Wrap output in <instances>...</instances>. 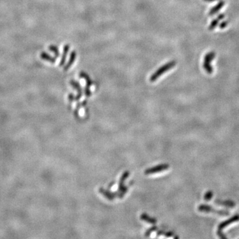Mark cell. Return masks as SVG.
Returning a JSON list of instances; mask_svg holds the SVG:
<instances>
[{"instance_id":"obj_1","label":"cell","mask_w":239,"mask_h":239,"mask_svg":"<svg viewBox=\"0 0 239 239\" xmlns=\"http://www.w3.org/2000/svg\"><path fill=\"white\" fill-rule=\"evenodd\" d=\"M175 65H176L175 61L169 62L167 64H164V65L162 66V67H160V69H158L157 71L152 75V77H150V81L155 82V80H156L158 78L162 76L163 73H165V72L168 71L169 70L171 69Z\"/></svg>"},{"instance_id":"obj_2","label":"cell","mask_w":239,"mask_h":239,"mask_svg":"<svg viewBox=\"0 0 239 239\" xmlns=\"http://www.w3.org/2000/svg\"><path fill=\"white\" fill-rule=\"evenodd\" d=\"M239 220V215H236L235 216H233V217H231L230 219L228 220H225V221L223 222L220 223V224L218 226V230H217V234L220 238H227V237L223 235L222 233V230L224 229L225 227H228V225H230V224H232L233 223L237 222Z\"/></svg>"},{"instance_id":"obj_3","label":"cell","mask_w":239,"mask_h":239,"mask_svg":"<svg viewBox=\"0 0 239 239\" xmlns=\"http://www.w3.org/2000/svg\"><path fill=\"white\" fill-rule=\"evenodd\" d=\"M215 52H210L207 54L205 57L203 62V68L205 71L209 74H211L213 72V68L211 66V62L215 59Z\"/></svg>"},{"instance_id":"obj_4","label":"cell","mask_w":239,"mask_h":239,"mask_svg":"<svg viewBox=\"0 0 239 239\" xmlns=\"http://www.w3.org/2000/svg\"><path fill=\"white\" fill-rule=\"evenodd\" d=\"M199 211L201 212H207V213H213L219 215H228L229 212L227 211H219V210H215L214 209L207 205H202L199 207Z\"/></svg>"},{"instance_id":"obj_5","label":"cell","mask_w":239,"mask_h":239,"mask_svg":"<svg viewBox=\"0 0 239 239\" xmlns=\"http://www.w3.org/2000/svg\"><path fill=\"white\" fill-rule=\"evenodd\" d=\"M225 1H219V3H218V4L216 5V6H215V7H213V8L211 9V10H210V11H209V15H215V14H217V13H218V12L219 11V10H220V9L223 8V6H225Z\"/></svg>"},{"instance_id":"obj_6","label":"cell","mask_w":239,"mask_h":239,"mask_svg":"<svg viewBox=\"0 0 239 239\" xmlns=\"http://www.w3.org/2000/svg\"><path fill=\"white\" fill-rule=\"evenodd\" d=\"M76 57H77L76 51H72L71 53V55H70L69 61H68V63H67V64L64 67V71H68L69 69L72 66V64H73V63L75 61V59H76Z\"/></svg>"},{"instance_id":"obj_7","label":"cell","mask_w":239,"mask_h":239,"mask_svg":"<svg viewBox=\"0 0 239 239\" xmlns=\"http://www.w3.org/2000/svg\"><path fill=\"white\" fill-rule=\"evenodd\" d=\"M41 58L43 60H45L46 61H48L49 63H54L56 61V57H51L50 54H49L48 53H47L46 52H42L40 54Z\"/></svg>"},{"instance_id":"obj_8","label":"cell","mask_w":239,"mask_h":239,"mask_svg":"<svg viewBox=\"0 0 239 239\" xmlns=\"http://www.w3.org/2000/svg\"><path fill=\"white\" fill-rule=\"evenodd\" d=\"M224 17H225V14H220L216 18V19L213 20L211 23L210 24L209 29V30H213L218 25V24H219V21L223 19H224Z\"/></svg>"},{"instance_id":"obj_9","label":"cell","mask_w":239,"mask_h":239,"mask_svg":"<svg viewBox=\"0 0 239 239\" xmlns=\"http://www.w3.org/2000/svg\"><path fill=\"white\" fill-rule=\"evenodd\" d=\"M69 49H70V45H64V48H63V56H62L61 62H60V64H59L60 67H63L64 64V63H65V61H66V57L67 55V53H68V52L69 51Z\"/></svg>"},{"instance_id":"obj_10","label":"cell","mask_w":239,"mask_h":239,"mask_svg":"<svg viewBox=\"0 0 239 239\" xmlns=\"http://www.w3.org/2000/svg\"><path fill=\"white\" fill-rule=\"evenodd\" d=\"M215 203L218 204L219 205H223V206L225 207H233L235 206V203L234 202L232 201H215Z\"/></svg>"},{"instance_id":"obj_11","label":"cell","mask_w":239,"mask_h":239,"mask_svg":"<svg viewBox=\"0 0 239 239\" xmlns=\"http://www.w3.org/2000/svg\"><path fill=\"white\" fill-rule=\"evenodd\" d=\"M49 49L51 52H53L54 54V57H55L56 58H57V57H59L60 56V52H59L58 48H57V47L54 46V45H50L49 47Z\"/></svg>"},{"instance_id":"obj_12","label":"cell","mask_w":239,"mask_h":239,"mask_svg":"<svg viewBox=\"0 0 239 239\" xmlns=\"http://www.w3.org/2000/svg\"><path fill=\"white\" fill-rule=\"evenodd\" d=\"M80 76L82 78H84V79H85L86 81H87L88 87H90V86H91V84H92L91 79H90V77H88V75L87 73H84V72H80Z\"/></svg>"},{"instance_id":"obj_13","label":"cell","mask_w":239,"mask_h":239,"mask_svg":"<svg viewBox=\"0 0 239 239\" xmlns=\"http://www.w3.org/2000/svg\"><path fill=\"white\" fill-rule=\"evenodd\" d=\"M71 84H72V87H73L74 88H76L78 91H79V92L81 93V90H80V85L79 84V83L77 82L76 81H74V80H71ZM81 94H82V93H81Z\"/></svg>"},{"instance_id":"obj_14","label":"cell","mask_w":239,"mask_h":239,"mask_svg":"<svg viewBox=\"0 0 239 239\" xmlns=\"http://www.w3.org/2000/svg\"><path fill=\"white\" fill-rule=\"evenodd\" d=\"M213 195V192H211V191L207 192V193L205 194V199L206 200V201H209V200L212 198Z\"/></svg>"},{"instance_id":"obj_15","label":"cell","mask_w":239,"mask_h":239,"mask_svg":"<svg viewBox=\"0 0 239 239\" xmlns=\"http://www.w3.org/2000/svg\"><path fill=\"white\" fill-rule=\"evenodd\" d=\"M228 24V21H223L221 23H220V29H224L225 28Z\"/></svg>"},{"instance_id":"obj_16","label":"cell","mask_w":239,"mask_h":239,"mask_svg":"<svg viewBox=\"0 0 239 239\" xmlns=\"http://www.w3.org/2000/svg\"><path fill=\"white\" fill-rule=\"evenodd\" d=\"M204 1H206V2H213V1H218V0H203Z\"/></svg>"}]
</instances>
